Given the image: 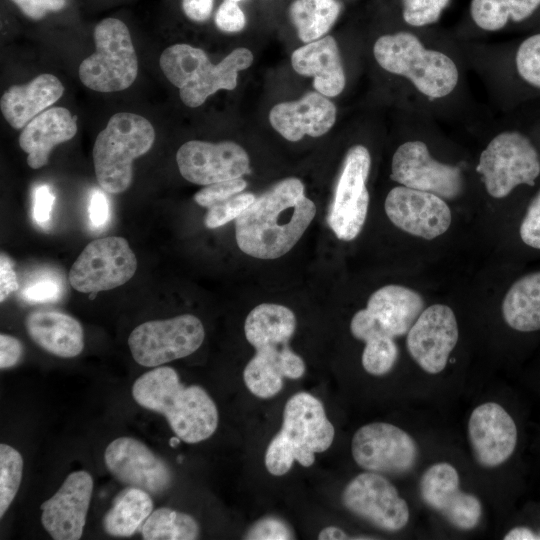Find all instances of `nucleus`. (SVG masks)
I'll return each mask as SVG.
<instances>
[{
	"mask_svg": "<svg viewBox=\"0 0 540 540\" xmlns=\"http://www.w3.org/2000/svg\"><path fill=\"white\" fill-rule=\"evenodd\" d=\"M316 215L315 203L305 196L297 178H286L256 197L235 219V238L248 256L273 260L287 254Z\"/></svg>",
	"mask_w": 540,
	"mask_h": 540,
	"instance_id": "nucleus-1",
	"label": "nucleus"
},
{
	"mask_svg": "<svg viewBox=\"0 0 540 540\" xmlns=\"http://www.w3.org/2000/svg\"><path fill=\"white\" fill-rule=\"evenodd\" d=\"M296 329V317L288 307L261 303L247 315L244 333L256 353L243 371L248 390L258 398L268 399L283 388V379H299L305 363L289 347Z\"/></svg>",
	"mask_w": 540,
	"mask_h": 540,
	"instance_id": "nucleus-2",
	"label": "nucleus"
},
{
	"mask_svg": "<svg viewBox=\"0 0 540 540\" xmlns=\"http://www.w3.org/2000/svg\"><path fill=\"white\" fill-rule=\"evenodd\" d=\"M132 396L143 408L162 414L186 443L206 440L217 429L218 410L213 399L199 385H183L171 367L158 366L138 377Z\"/></svg>",
	"mask_w": 540,
	"mask_h": 540,
	"instance_id": "nucleus-3",
	"label": "nucleus"
},
{
	"mask_svg": "<svg viewBox=\"0 0 540 540\" xmlns=\"http://www.w3.org/2000/svg\"><path fill=\"white\" fill-rule=\"evenodd\" d=\"M334 436V426L320 400L298 392L284 406L282 427L266 449L265 466L275 476L289 472L294 461L309 467L316 453L331 446Z\"/></svg>",
	"mask_w": 540,
	"mask_h": 540,
	"instance_id": "nucleus-4",
	"label": "nucleus"
},
{
	"mask_svg": "<svg viewBox=\"0 0 540 540\" xmlns=\"http://www.w3.org/2000/svg\"><path fill=\"white\" fill-rule=\"evenodd\" d=\"M373 54L385 71L407 78L423 95L439 99L457 86L459 72L448 55L426 48L419 38L406 31L379 37Z\"/></svg>",
	"mask_w": 540,
	"mask_h": 540,
	"instance_id": "nucleus-5",
	"label": "nucleus"
},
{
	"mask_svg": "<svg viewBox=\"0 0 540 540\" xmlns=\"http://www.w3.org/2000/svg\"><path fill=\"white\" fill-rule=\"evenodd\" d=\"M155 140L152 124L143 116L114 114L93 146V163L100 187L112 194L126 191L133 178V161L147 153Z\"/></svg>",
	"mask_w": 540,
	"mask_h": 540,
	"instance_id": "nucleus-6",
	"label": "nucleus"
},
{
	"mask_svg": "<svg viewBox=\"0 0 540 540\" xmlns=\"http://www.w3.org/2000/svg\"><path fill=\"white\" fill-rule=\"evenodd\" d=\"M96 51L78 70L84 86L98 92H117L130 87L138 74V59L127 26L106 18L94 29Z\"/></svg>",
	"mask_w": 540,
	"mask_h": 540,
	"instance_id": "nucleus-7",
	"label": "nucleus"
},
{
	"mask_svg": "<svg viewBox=\"0 0 540 540\" xmlns=\"http://www.w3.org/2000/svg\"><path fill=\"white\" fill-rule=\"evenodd\" d=\"M488 194L504 198L522 184L533 186L540 158L531 141L517 131L496 135L481 152L476 168Z\"/></svg>",
	"mask_w": 540,
	"mask_h": 540,
	"instance_id": "nucleus-8",
	"label": "nucleus"
},
{
	"mask_svg": "<svg viewBox=\"0 0 540 540\" xmlns=\"http://www.w3.org/2000/svg\"><path fill=\"white\" fill-rule=\"evenodd\" d=\"M205 330L199 318L183 314L138 325L128 338L134 360L145 367H158L194 353L203 343Z\"/></svg>",
	"mask_w": 540,
	"mask_h": 540,
	"instance_id": "nucleus-9",
	"label": "nucleus"
},
{
	"mask_svg": "<svg viewBox=\"0 0 540 540\" xmlns=\"http://www.w3.org/2000/svg\"><path fill=\"white\" fill-rule=\"evenodd\" d=\"M137 269V259L127 240L110 236L91 241L73 263L68 279L82 293H98L129 281Z\"/></svg>",
	"mask_w": 540,
	"mask_h": 540,
	"instance_id": "nucleus-10",
	"label": "nucleus"
},
{
	"mask_svg": "<svg viewBox=\"0 0 540 540\" xmlns=\"http://www.w3.org/2000/svg\"><path fill=\"white\" fill-rule=\"evenodd\" d=\"M351 452L356 464L365 471L395 476L411 471L419 457L415 439L385 422L360 427L353 435Z\"/></svg>",
	"mask_w": 540,
	"mask_h": 540,
	"instance_id": "nucleus-11",
	"label": "nucleus"
},
{
	"mask_svg": "<svg viewBox=\"0 0 540 540\" xmlns=\"http://www.w3.org/2000/svg\"><path fill=\"white\" fill-rule=\"evenodd\" d=\"M370 167L371 156L365 146L355 145L348 150L327 218L340 240L355 239L363 228L369 205L366 181Z\"/></svg>",
	"mask_w": 540,
	"mask_h": 540,
	"instance_id": "nucleus-12",
	"label": "nucleus"
},
{
	"mask_svg": "<svg viewBox=\"0 0 540 540\" xmlns=\"http://www.w3.org/2000/svg\"><path fill=\"white\" fill-rule=\"evenodd\" d=\"M342 502L356 516L387 532H397L409 522L407 502L380 473L367 471L354 477L342 492Z\"/></svg>",
	"mask_w": 540,
	"mask_h": 540,
	"instance_id": "nucleus-13",
	"label": "nucleus"
},
{
	"mask_svg": "<svg viewBox=\"0 0 540 540\" xmlns=\"http://www.w3.org/2000/svg\"><path fill=\"white\" fill-rule=\"evenodd\" d=\"M390 177L402 186L434 193L443 199H454L463 189L459 167L435 160L427 145L419 140L407 141L397 148Z\"/></svg>",
	"mask_w": 540,
	"mask_h": 540,
	"instance_id": "nucleus-14",
	"label": "nucleus"
},
{
	"mask_svg": "<svg viewBox=\"0 0 540 540\" xmlns=\"http://www.w3.org/2000/svg\"><path fill=\"white\" fill-rule=\"evenodd\" d=\"M108 471L123 485L161 495L173 482L169 465L143 442L132 437L114 439L106 448Z\"/></svg>",
	"mask_w": 540,
	"mask_h": 540,
	"instance_id": "nucleus-15",
	"label": "nucleus"
},
{
	"mask_svg": "<svg viewBox=\"0 0 540 540\" xmlns=\"http://www.w3.org/2000/svg\"><path fill=\"white\" fill-rule=\"evenodd\" d=\"M419 491L423 502L455 528L469 531L478 526L481 501L460 489L459 473L452 464L438 462L429 466L420 478Z\"/></svg>",
	"mask_w": 540,
	"mask_h": 540,
	"instance_id": "nucleus-16",
	"label": "nucleus"
},
{
	"mask_svg": "<svg viewBox=\"0 0 540 540\" xmlns=\"http://www.w3.org/2000/svg\"><path fill=\"white\" fill-rule=\"evenodd\" d=\"M176 161L183 178L197 185L232 180L250 172L247 152L232 141H188L178 149Z\"/></svg>",
	"mask_w": 540,
	"mask_h": 540,
	"instance_id": "nucleus-17",
	"label": "nucleus"
},
{
	"mask_svg": "<svg viewBox=\"0 0 540 540\" xmlns=\"http://www.w3.org/2000/svg\"><path fill=\"white\" fill-rule=\"evenodd\" d=\"M459 337L453 310L443 304L425 308L407 333L412 359L428 374L441 373Z\"/></svg>",
	"mask_w": 540,
	"mask_h": 540,
	"instance_id": "nucleus-18",
	"label": "nucleus"
},
{
	"mask_svg": "<svg viewBox=\"0 0 540 540\" xmlns=\"http://www.w3.org/2000/svg\"><path fill=\"white\" fill-rule=\"evenodd\" d=\"M384 209L396 227L428 240L444 234L452 221L451 210L443 198L402 185L389 191Z\"/></svg>",
	"mask_w": 540,
	"mask_h": 540,
	"instance_id": "nucleus-19",
	"label": "nucleus"
},
{
	"mask_svg": "<svg viewBox=\"0 0 540 540\" xmlns=\"http://www.w3.org/2000/svg\"><path fill=\"white\" fill-rule=\"evenodd\" d=\"M467 433L473 456L484 468L502 465L516 449V423L496 402H485L474 408L468 419Z\"/></svg>",
	"mask_w": 540,
	"mask_h": 540,
	"instance_id": "nucleus-20",
	"label": "nucleus"
},
{
	"mask_svg": "<svg viewBox=\"0 0 540 540\" xmlns=\"http://www.w3.org/2000/svg\"><path fill=\"white\" fill-rule=\"evenodd\" d=\"M93 479L85 470L70 473L57 492L41 505V523L55 540H78L86 523Z\"/></svg>",
	"mask_w": 540,
	"mask_h": 540,
	"instance_id": "nucleus-21",
	"label": "nucleus"
},
{
	"mask_svg": "<svg viewBox=\"0 0 540 540\" xmlns=\"http://www.w3.org/2000/svg\"><path fill=\"white\" fill-rule=\"evenodd\" d=\"M269 120L282 137L295 142L305 135L320 137L327 133L336 121V107L323 94L309 92L297 101L275 105Z\"/></svg>",
	"mask_w": 540,
	"mask_h": 540,
	"instance_id": "nucleus-22",
	"label": "nucleus"
},
{
	"mask_svg": "<svg viewBox=\"0 0 540 540\" xmlns=\"http://www.w3.org/2000/svg\"><path fill=\"white\" fill-rule=\"evenodd\" d=\"M424 306L418 292L401 285H386L371 294L365 309L382 333L396 338L408 333Z\"/></svg>",
	"mask_w": 540,
	"mask_h": 540,
	"instance_id": "nucleus-23",
	"label": "nucleus"
},
{
	"mask_svg": "<svg viewBox=\"0 0 540 540\" xmlns=\"http://www.w3.org/2000/svg\"><path fill=\"white\" fill-rule=\"evenodd\" d=\"M76 117L64 107H52L32 119L19 136V145L27 153V164L38 169L48 163L51 150L73 138Z\"/></svg>",
	"mask_w": 540,
	"mask_h": 540,
	"instance_id": "nucleus-24",
	"label": "nucleus"
},
{
	"mask_svg": "<svg viewBox=\"0 0 540 540\" xmlns=\"http://www.w3.org/2000/svg\"><path fill=\"white\" fill-rule=\"evenodd\" d=\"M293 69L300 75L312 76L314 88L327 97L339 95L346 83L336 40L331 36L310 42L291 55Z\"/></svg>",
	"mask_w": 540,
	"mask_h": 540,
	"instance_id": "nucleus-25",
	"label": "nucleus"
},
{
	"mask_svg": "<svg viewBox=\"0 0 540 540\" xmlns=\"http://www.w3.org/2000/svg\"><path fill=\"white\" fill-rule=\"evenodd\" d=\"M64 87L52 74H41L25 85H13L1 97L5 120L15 129H23L32 119L55 103Z\"/></svg>",
	"mask_w": 540,
	"mask_h": 540,
	"instance_id": "nucleus-26",
	"label": "nucleus"
},
{
	"mask_svg": "<svg viewBox=\"0 0 540 540\" xmlns=\"http://www.w3.org/2000/svg\"><path fill=\"white\" fill-rule=\"evenodd\" d=\"M29 337L45 351L62 358L78 356L84 332L78 320L58 311H34L25 321Z\"/></svg>",
	"mask_w": 540,
	"mask_h": 540,
	"instance_id": "nucleus-27",
	"label": "nucleus"
},
{
	"mask_svg": "<svg viewBox=\"0 0 540 540\" xmlns=\"http://www.w3.org/2000/svg\"><path fill=\"white\" fill-rule=\"evenodd\" d=\"M253 62V55L247 48H237L218 64L207 60L197 71L193 80L180 89L182 102L188 107H198L218 90H232L237 85L239 71L247 69Z\"/></svg>",
	"mask_w": 540,
	"mask_h": 540,
	"instance_id": "nucleus-28",
	"label": "nucleus"
},
{
	"mask_svg": "<svg viewBox=\"0 0 540 540\" xmlns=\"http://www.w3.org/2000/svg\"><path fill=\"white\" fill-rule=\"evenodd\" d=\"M506 324L520 332L540 330V271L515 281L502 302Z\"/></svg>",
	"mask_w": 540,
	"mask_h": 540,
	"instance_id": "nucleus-29",
	"label": "nucleus"
},
{
	"mask_svg": "<svg viewBox=\"0 0 540 540\" xmlns=\"http://www.w3.org/2000/svg\"><path fill=\"white\" fill-rule=\"evenodd\" d=\"M150 496L148 492L134 487L120 492L103 518L104 530L111 536L133 535L153 511Z\"/></svg>",
	"mask_w": 540,
	"mask_h": 540,
	"instance_id": "nucleus-30",
	"label": "nucleus"
},
{
	"mask_svg": "<svg viewBox=\"0 0 540 540\" xmlns=\"http://www.w3.org/2000/svg\"><path fill=\"white\" fill-rule=\"evenodd\" d=\"M340 11L337 0H294L289 15L299 38L310 43L329 31Z\"/></svg>",
	"mask_w": 540,
	"mask_h": 540,
	"instance_id": "nucleus-31",
	"label": "nucleus"
},
{
	"mask_svg": "<svg viewBox=\"0 0 540 540\" xmlns=\"http://www.w3.org/2000/svg\"><path fill=\"white\" fill-rule=\"evenodd\" d=\"M539 6L540 0H471L470 13L479 28L493 32L504 28L510 20H525Z\"/></svg>",
	"mask_w": 540,
	"mask_h": 540,
	"instance_id": "nucleus-32",
	"label": "nucleus"
},
{
	"mask_svg": "<svg viewBox=\"0 0 540 540\" xmlns=\"http://www.w3.org/2000/svg\"><path fill=\"white\" fill-rule=\"evenodd\" d=\"M199 533V525L191 515L167 507L152 511L141 529L145 540H194Z\"/></svg>",
	"mask_w": 540,
	"mask_h": 540,
	"instance_id": "nucleus-33",
	"label": "nucleus"
},
{
	"mask_svg": "<svg viewBox=\"0 0 540 540\" xmlns=\"http://www.w3.org/2000/svg\"><path fill=\"white\" fill-rule=\"evenodd\" d=\"M23 458L18 450L0 444V517L14 500L21 484Z\"/></svg>",
	"mask_w": 540,
	"mask_h": 540,
	"instance_id": "nucleus-34",
	"label": "nucleus"
},
{
	"mask_svg": "<svg viewBox=\"0 0 540 540\" xmlns=\"http://www.w3.org/2000/svg\"><path fill=\"white\" fill-rule=\"evenodd\" d=\"M362 353L364 370L374 376H383L394 367L399 351L394 338L379 335L367 339Z\"/></svg>",
	"mask_w": 540,
	"mask_h": 540,
	"instance_id": "nucleus-35",
	"label": "nucleus"
},
{
	"mask_svg": "<svg viewBox=\"0 0 540 540\" xmlns=\"http://www.w3.org/2000/svg\"><path fill=\"white\" fill-rule=\"evenodd\" d=\"M515 63L520 77L540 89V33L526 38L520 44Z\"/></svg>",
	"mask_w": 540,
	"mask_h": 540,
	"instance_id": "nucleus-36",
	"label": "nucleus"
},
{
	"mask_svg": "<svg viewBox=\"0 0 540 540\" xmlns=\"http://www.w3.org/2000/svg\"><path fill=\"white\" fill-rule=\"evenodd\" d=\"M252 193L236 194L208 209L204 224L209 229H215L237 219L255 200Z\"/></svg>",
	"mask_w": 540,
	"mask_h": 540,
	"instance_id": "nucleus-37",
	"label": "nucleus"
},
{
	"mask_svg": "<svg viewBox=\"0 0 540 540\" xmlns=\"http://www.w3.org/2000/svg\"><path fill=\"white\" fill-rule=\"evenodd\" d=\"M449 0H402L403 19L410 26L422 27L435 23Z\"/></svg>",
	"mask_w": 540,
	"mask_h": 540,
	"instance_id": "nucleus-38",
	"label": "nucleus"
},
{
	"mask_svg": "<svg viewBox=\"0 0 540 540\" xmlns=\"http://www.w3.org/2000/svg\"><path fill=\"white\" fill-rule=\"evenodd\" d=\"M247 187V182L242 178L225 180L206 185L194 195V201L205 208L212 206L241 193Z\"/></svg>",
	"mask_w": 540,
	"mask_h": 540,
	"instance_id": "nucleus-39",
	"label": "nucleus"
},
{
	"mask_svg": "<svg viewBox=\"0 0 540 540\" xmlns=\"http://www.w3.org/2000/svg\"><path fill=\"white\" fill-rule=\"evenodd\" d=\"M294 538V532L290 525L277 516H266L259 519L244 535V539L249 540H288Z\"/></svg>",
	"mask_w": 540,
	"mask_h": 540,
	"instance_id": "nucleus-40",
	"label": "nucleus"
},
{
	"mask_svg": "<svg viewBox=\"0 0 540 540\" xmlns=\"http://www.w3.org/2000/svg\"><path fill=\"white\" fill-rule=\"evenodd\" d=\"M62 285L57 278H40L22 291V297L30 303H45L56 301L60 298Z\"/></svg>",
	"mask_w": 540,
	"mask_h": 540,
	"instance_id": "nucleus-41",
	"label": "nucleus"
},
{
	"mask_svg": "<svg viewBox=\"0 0 540 540\" xmlns=\"http://www.w3.org/2000/svg\"><path fill=\"white\" fill-rule=\"evenodd\" d=\"M519 233L526 245L540 250V191L528 206Z\"/></svg>",
	"mask_w": 540,
	"mask_h": 540,
	"instance_id": "nucleus-42",
	"label": "nucleus"
},
{
	"mask_svg": "<svg viewBox=\"0 0 540 540\" xmlns=\"http://www.w3.org/2000/svg\"><path fill=\"white\" fill-rule=\"evenodd\" d=\"M215 23L222 31L238 32L244 28L246 20L236 2L225 0L217 10Z\"/></svg>",
	"mask_w": 540,
	"mask_h": 540,
	"instance_id": "nucleus-43",
	"label": "nucleus"
},
{
	"mask_svg": "<svg viewBox=\"0 0 540 540\" xmlns=\"http://www.w3.org/2000/svg\"><path fill=\"white\" fill-rule=\"evenodd\" d=\"M55 196L51 188L46 185L38 186L34 191L33 217L40 226H46L51 218V211Z\"/></svg>",
	"mask_w": 540,
	"mask_h": 540,
	"instance_id": "nucleus-44",
	"label": "nucleus"
},
{
	"mask_svg": "<svg viewBox=\"0 0 540 540\" xmlns=\"http://www.w3.org/2000/svg\"><path fill=\"white\" fill-rule=\"evenodd\" d=\"M28 17L39 20L48 12L61 10L66 0H12Z\"/></svg>",
	"mask_w": 540,
	"mask_h": 540,
	"instance_id": "nucleus-45",
	"label": "nucleus"
},
{
	"mask_svg": "<svg viewBox=\"0 0 540 540\" xmlns=\"http://www.w3.org/2000/svg\"><path fill=\"white\" fill-rule=\"evenodd\" d=\"M89 218L94 227L104 226L110 218V206L106 195L99 189L91 192Z\"/></svg>",
	"mask_w": 540,
	"mask_h": 540,
	"instance_id": "nucleus-46",
	"label": "nucleus"
},
{
	"mask_svg": "<svg viewBox=\"0 0 540 540\" xmlns=\"http://www.w3.org/2000/svg\"><path fill=\"white\" fill-rule=\"evenodd\" d=\"M23 353L21 342L10 335H0V368L7 369L15 366Z\"/></svg>",
	"mask_w": 540,
	"mask_h": 540,
	"instance_id": "nucleus-47",
	"label": "nucleus"
},
{
	"mask_svg": "<svg viewBox=\"0 0 540 540\" xmlns=\"http://www.w3.org/2000/svg\"><path fill=\"white\" fill-rule=\"evenodd\" d=\"M19 284L11 260L4 254L0 257V301L3 302Z\"/></svg>",
	"mask_w": 540,
	"mask_h": 540,
	"instance_id": "nucleus-48",
	"label": "nucleus"
},
{
	"mask_svg": "<svg viewBox=\"0 0 540 540\" xmlns=\"http://www.w3.org/2000/svg\"><path fill=\"white\" fill-rule=\"evenodd\" d=\"M214 0H183L184 13L193 21L207 20L212 12Z\"/></svg>",
	"mask_w": 540,
	"mask_h": 540,
	"instance_id": "nucleus-49",
	"label": "nucleus"
},
{
	"mask_svg": "<svg viewBox=\"0 0 540 540\" xmlns=\"http://www.w3.org/2000/svg\"><path fill=\"white\" fill-rule=\"evenodd\" d=\"M505 540H535L540 539V534L534 533L527 527H515L511 529L505 536Z\"/></svg>",
	"mask_w": 540,
	"mask_h": 540,
	"instance_id": "nucleus-50",
	"label": "nucleus"
},
{
	"mask_svg": "<svg viewBox=\"0 0 540 540\" xmlns=\"http://www.w3.org/2000/svg\"><path fill=\"white\" fill-rule=\"evenodd\" d=\"M319 540H340L350 539V537L339 527L329 526L320 531Z\"/></svg>",
	"mask_w": 540,
	"mask_h": 540,
	"instance_id": "nucleus-51",
	"label": "nucleus"
},
{
	"mask_svg": "<svg viewBox=\"0 0 540 540\" xmlns=\"http://www.w3.org/2000/svg\"><path fill=\"white\" fill-rule=\"evenodd\" d=\"M230 1H233V2H236V3H237V2H239L240 0H230Z\"/></svg>",
	"mask_w": 540,
	"mask_h": 540,
	"instance_id": "nucleus-52",
	"label": "nucleus"
}]
</instances>
